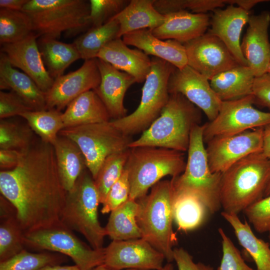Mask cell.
Instances as JSON below:
<instances>
[{
    "label": "cell",
    "instance_id": "f907efd6",
    "mask_svg": "<svg viewBox=\"0 0 270 270\" xmlns=\"http://www.w3.org/2000/svg\"><path fill=\"white\" fill-rule=\"evenodd\" d=\"M262 152L270 161V124L263 127Z\"/></svg>",
    "mask_w": 270,
    "mask_h": 270
},
{
    "label": "cell",
    "instance_id": "8d00e7d4",
    "mask_svg": "<svg viewBox=\"0 0 270 270\" xmlns=\"http://www.w3.org/2000/svg\"><path fill=\"white\" fill-rule=\"evenodd\" d=\"M28 16L22 10L0 9L1 45L20 41L33 32Z\"/></svg>",
    "mask_w": 270,
    "mask_h": 270
},
{
    "label": "cell",
    "instance_id": "816d5d0a",
    "mask_svg": "<svg viewBox=\"0 0 270 270\" xmlns=\"http://www.w3.org/2000/svg\"><path fill=\"white\" fill-rule=\"evenodd\" d=\"M269 0H228V4H236V6L240 7L248 11H250V9L258 4L262 2H268Z\"/></svg>",
    "mask_w": 270,
    "mask_h": 270
},
{
    "label": "cell",
    "instance_id": "d6986e66",
    "mask_svg": "<svg viewBox=\"0 0 270 270\" xmlns=\"http://www.w3.org/2000/svg\"><path fill=\"white\" fill-rule=\"evenodd\" d=\"M248 24L240 48L248 66L258 77L267 72L270 64V12L264 10L258 14H250Z\"/></svg>",
    "mask_w": 270,
    "mask_h": 270
},
{
    "label": "cell",
    "instance_id": "d590c367",
    "mask_svg": "<svg viewBox=\"0 0 270 270\" xmlns=\"http://www.w3.org/2000/svg\"><path fill=\"white\" fill-rule=\"evenodd\" d=\"M62 112L56 109L31 110L20 115L42 141L52 144L64 128Z\"/></svg>",
    "mask_w": 270,
    "mask_h": 270
},
{
    "label": "cell",
    "instance_id": "ba28073f",
    "mask_svg": "<svg viewBox=\"0 0 270 270\" xmlns=\"http://www.w3.org/2000/svg\"><path fill=\"white\" fill-rule=\"evenodd\" d=\"M99 194L88 169L77 180L72 190L66 192L60 222L72 231L82 234L96 250L104 248L106 236L99 221Z\"/></svg>",
    "mask_w": 270,
    "mask_h": 270
},
{
    "label": "cell",
    "instance_id": "680465c9",
    "mask_svg": "<svg viewBox=\"0 0 270 270\" xmlns=\"http://www.w3.org/2000/svg\"><path fill=\"white\" fill-rule=\"evenodd\" d=\"M269 232V236H268V238H269V240H270V231L268 232Z\"/></svg>",
    "mask_w": 270,
    "mask_h": 270
},
{
    "label": "cell",
    "instance_id": "484cf974",
    "mask_svg": "<svg viewBox=\"0 0 270 270\" xmlns=\"http://www.w3.org/2000/svg\"><path fill=\"white\" fill-rule=\"evenodd\" d=\"M64 128L108 122L110 114L94 90L87 91L73 100L62 114Z\"/></svg>",
    "mask_w": 270,
    "mask_h": 270
},
{
    "label": "cell",
    "instance_id": "f35d334b",
    "mask_svg": "<svg viewBox=\"0 0 270 270\" xmlns=\"http://www.w3.org/2000/svg\"><path fill=\"white\" fill-rule=\"evenodd\" d=\"M129 151L130 148L108 156L101 166L94 180L100 204H103L109 190L122 174Z\"/></svg>",
    "mask_w": 270,
    "mask_h": 270
},
{
    "label": "cell",
    "instance_id": "cb8c5ba5",
    "mask_svg": "<svg viewBox=\"0 0 270 270\" xmlns=\"http://www.w3.org/2000/svg\"><path fill=\"white\" fill-rule=\"evenodd\" d=\"M124 42L144 52L166 61L176 68L182 69L188 65L185 47L174 40H162L155 36L149 29H142L125 34Z\"/></svg>",
    "mask_w": 270,
    "mask_h": 270
},
{
    "label": "cell",
    "instance_id": "83f0119b",
    "mask_svg": "<svg viewBox=\"0 0 270 270\" xmlns=\"http://www.w3.org/2000/svg\"><path fill=\"white\" fill-rule=\"evenodd\" d=\"M154 2V0H130L128 6L113 18L120 24L118 38L138 30H152L163 24L165 16L156 10Z\"/></svg>",
    "mask_w": 270,
    "mask_h": 270
},
{
    "label": "cell",
    "instance_id": "9f6ffc18",
    "mask_svg": "<svg viewBox=\"0 0 270 270\" xmlns=\"http://www.w3.org/2000/svg\"><path fill=\"white\" fill-rule=\"evenodd\" d=\"M270 195V180L265 190L264 196H267Z\"/></svg>",
    "mask_w": 270,
    "mask_h": 270
},
{
    "label": "cell",
    "instance_id": "e575fe53",
    "mask_svg": "<svg viewBox=\"0 0 270 270\" xmlns=\"http://www.w3.org/2000/svg\"><path fill=\"white\" fill-rule=\"evenodd\" d=\"M120 24L112 18L106 24L91 27L72 43L84 60L96 58L100 50L112 40L118 38Z\"/></svg>",
    "mask_w": 270,
    "mask_h": 270
},
{
    "label": "cell",
    "instance_id": "7bdbcfd3",
    "mask_svg": "<svg viewBox=\"0 0 270 270\" xmlns=\"http://www.w3.org/2000/svg\"><path fill=\"white\" fill-rule=\"evenodd\" d=\"M243 212L257 232L270 231V195L251 204Z\"/></svg>",
    "mask_w": 270,
    "mask_h": 270
},
{
    "label": "cell",
    "instance_id": "11a10c76",
    "mask_svg": "<svg viewBox=\"0 0 270 270\" xmlns=\"http://www.w3.org/2000/svg\"><path fill=\"white\" fill-rule=\"evenodd\" d=\"M161 270H174V266L170 262L165 264Z\"/></svg>",
    "mask_w": 270,
    "mask_h": 270
},
{
    "label": "cell",
    "instance_id": "74e56055",
    "mask_svg": "<svg viewBox=\"0 0 270 270\" xmlns=\"http://www.w3.org/2000/svg\"><path fill=\"white\" fill-rule=\"evenodd\" d=\"M36 141L34 132L26 124L12 119H0V148L22 152Z\"/></svg>",
    "mask_w": 270,
    "mask_h": 270
},
{
    "label": "cell",
    "instance_id": "bcb514c9",
    "mask_svg": "<svg viewBox=\"0 0 270 270\" xmlns=\"http://www.w3.org/2000/svg\"><path fill=\"white\" fill-rule=\"evenodd\" d=\"M254 104L270 109V74H264L254 78L252 94Z\"/></svg>",
    "mask_w": 270,
    "mask_h": 270
},
{
    "label": "cell",
    "instance_id": "8fae6325",
    "mask_svg": "<svg viewBox=\"0 0 270 270\" xmlns=\"http://www.w3.org/2000/svg\"><path fill=\"white\" fill-rule=\"evenodd\" d=\"M24 238L25 246L68 256L80 270H92L104 263V248L100 250L92 248L61 222L26 232Z\"/></svg>",
    "mask_w": 270,
    "mask_h": 270
},
{
    "label": "cell",
    "instance_id": "6da1fadb",
    "mask_svg": "<svg viewBox=\"0 0 270 270\" xmlns=\"http://www.w3.org/2000/svg\"><path fill=\"white\" fill-rule=\"evenodd\" d=\"M0 192L14 207L24 232L61 222L66 192L52 145L40 140L21 152L16 168L0 171Z\"/></svg>",
    "mask_w": 270,
    "mask_h": 270
},
{
    "label": "cell",
    "instance_id": "277c9868",
    "mask_svg": "<svg viewBox=\"0 0 270 270\" xmlns=\"http://www.w3.org/2000/svg\"><path fill=\"white\" fill-rule=\"evenodd\" d=\"M174 189L172 180H160L148 194L138 200L136 221L142 238L162 253L168 262L174 260L178 243L172 228Z\"/></svg>",
    "mask_w": 270,
    "mask_h": 270
},
{
    "label": "cell",
    "instance_id": "1f68e13d",
    "mask_svg": "<svg viewBox=\"0 0 270 270\" xmlns=\"http://www.w3.org/2000/svg\"><path fill=\"white\" fill-rule=\"evenodd\" d=\"M138 204L130 198L112 210L104 227L106 236L112 240H123L142 238L136 221Z\"/></svg>",
    "mask_w": 270,
    "mask_h": 270
},
{
    "label": "cell",
    "instance_id": "4fadbf2b",
    "mask_svg": "<svg viewBox=\"0 0 270 270\" xmlns=\"http://www.w3.org/2000/svg\"><path fill=\"white\" fill-rule=\"evenodd\" d=\"M262 130L259 128L210 140L206 149L211 172L222 174L242 158L262 151Z\"/></svg>",
    "mask_w": 270,
    "mask_h": 270
},
{
    "label": "cell",
    "instance_id": "f546056e",
    "mask_svg": "<svg viewBox=\"0 0 270 270\" xmlns=\"http://www.w3.org/2000/svg\"><path fill=\"white\" fill-rule=\"evenodd\" d=\"M0 262L8 260L24 250V232L12 204L0 196Z\"/></svg>",
    "mask_w": 270,
    "mask_h": 270
},
{
    "label": "cell",
    "instance_id": "5b68a950",
    "mask_svg": "<svg viewBox=\"0 0 270 270\" xmlns=\"http://www.w3.org/2000/svg\"><path fill=\"white\" fill-rule=\"evenodd\" d=\"M22 10L40 38L57 40L62 32L70 36L91 28L90 2L85 0H28Z\"/></svg>",
    "mask_w": 270,
    "mask_h": 270
},
{
    "label": "cell",
    "instance_id": "836d02e7",
    "mask_svg": "<svg viewBox=\"0 0 270 270\" xmlns=\"http://www.w3.org/2000/svg\"><path fill=\"white\" fill-rule=\"evenodd\" d=\"M172 213L178 229L186 232L200 227L211 214L206 206L198 198L175 192Z\"/></svg>",
    "mask_w": 270,
    "mask_h": 270
},
{
    "label": "cell",
    "instance_id": "9c48e42d",
    "mask_svg": "<svg viewBox=\"0 0 270 270\" xmlns=\"http://www.w3.org/2000/svg\"><path fill=\"white\" fill-rule=\"evenodd\" d=\"M151 68L144 82L138 108L124 117L110 121L128 136L145 131L158 117L169 99L168 80L176 67L156 57L151 58Z\"/></svg>",
    "mask_w": 270,
    "mask_h": 270
},
{
    "label": "cell",
    "instance_id": "603a6c76",
    "mask_svg": "<svg viewBox=\"0 0 270 270\" xmlns=\"http://www.w3.org/2000/svg\"><path fill=\"white\" fill-rule=\"evenodd\" d=\"M96 58L112 65L118 70L132 76L138 83H142L150 72L151 58L139 49L128 46L122 38L107 44L99 52Z\"/></svg>",
    "mask_w": 270,
    "mask_h": 270
},
{
    "label": "cell",
    "instance_id": "ffe728a7",
    "mask_svg": "<svg viewBox=\"0 0 270 270\" xmlns=\"http://www.w3.org/2000/svg\"><path fill=\"white\" fill-rule=\"evenodd\" d=\"M212 12L207 32L220 38L240 65L248 66L241 50L240 38L244 26L248 23L249 12L228 4L224 9L216 8Z\"/></svg>",
    "mask_w": 270,
    "mask_h": 270
},
{
    "label": "cell",
    "instance_id": "f5cc1de1",
    "mask_svg": "<svg viewBox=\"0 0 270 270\" xmlns=\"http://www.w3.org/2000/svg\"><path fill=\"white\" fill-rule=\"evenodd\" d=\"M41 270H80L76 265L60 266L58 264L49 265Z\"/></svg>",
    "mask_w": 270,
    "mask_h": 270
},
{
    "label": "cell",
    "instance_id": "44dd1931",
    "mask_svg": "<svg viewBox=\"0 0 270 270\" xmlns=\"http://www.w3.org/2000/svg\"><path fill=\"white\" fill-rule=\"evenodd\" d=\"M101 80L94 90L106 106L111 118L126 116L124 100L128 88L136 82L131 75L118 70L109 63L97 58Z\"/></svg>",
    "mask_w": 270,
    "mask_h": 270
},
{
    "label": "cell",
    "instance_id": "60d3db41",
    "mask_svg": "<svg viewBox=\"0 0 270 270\" xmlns=\"http://www.w3.org/2000/svg\"><path fill=\"white\" fill-rule=\"evenodd\" d=\"M91 27L102 26L119 14L129 4L128 0H90Z\"/></svg>",
    "mask_w": 270,
    "mask_h": 270
},
{
    "label": "cell",
    "instance_id": "5bb4252c",
    "mask_svg": "<svg viewBox=\"0 0 270 270\" xmlns=\"http://www.w3.org/2000/svg\"><path fill=\"white\" fill-rule=\"evenodd\" d=\"M164 254L142 238L112 240L104 248V263L114 270H161Z\"/></svg>",
    "mask_w": 270,
    "mask_h": 270
},
{
    "label": "cell",
    "instance_id": "7dc6e473",
    "mask_svg": "<svg viewBox=\"0 0 270 270\" xmlns=\"http://www.w3.org/2000/svg\"><path fill=\"white\" fill-rule=\"evenodd\" d=\"M174 260L178 270H214L213 268L208 265L194 262L192 256L182 248H174Z\"/></svg>",
    "mask_w": 270,
    "mask_h": 270
},
{
    "label": "cell",
    "instance_id": "52a82bcc",
    "mask_svg": "<svg viewBox=\"0 0 270 270\" xmlns=\"http://www.w3.org/2000/svg\"><path fill=\"white\" fill-rule=\"evenodd\" d=\"M186 165L183 152L152 146L130 148L124 168L128 172L130 198L137 200L144 196L164 177L180 175Z\"/></svg>",
    "mask_w": 270,
    "mask_h": 270
},
{
    "label": "cell",
    "instance_id": "3957f363",
    "mask_svg": "<svg viewBox=\"0 0 270 270\" xmlns=\"http://www.w3.org/2000/svg\"><path fill=\"white\" fill-rule=\"evenodd\" d=\"M270 180V161L262 151L240 160L222 174L220 200L224 212L238 214L262 198Z\"/></svg>",
    "mask_w": 270,
    "mask_h": 270
},
{
    "label": "cell",
    "instance_id": "db71d44e",
    "mask_svg": "<svg viewBox=\"0 0 270 270\" xmlns=\"http://www.w3.org/2000/svg\"><path fill=\"white\" fill-rule=\"evenodd\" d=\"M92 270H112L108 268L104 264H103L95 267ZM126 270H138L128 269Z\"/></svg>",
    "mask_w": 270,
    "mask_h": 270
},
{
    "label": "cell",
    "instance_id": "4dcf8cb0",
    "mask_svg": "<svg viewBox=\"0 0 270 270\" xmlns=\"http://www.w3.org/2000/svg\"><path fill=\"white\" fill-rule=\"evenodd\" d=\"M221 215L232 226L240 244L252 258L256 270H270V244L258 238L248 222H242L237 214L223 211Z\"/></svg>",
    "mask_w": 270,
    "mask_h": 270
},
{
    "label": "cell",
    "instance_id": "ab89813d",
    "mask_svg": "<svg viewBox=\"0 0 270 270\" xmlns=\"http://www.w3.org/2000/svg\"><path fill=\"white\" fill-rule=\"evenodd\" d=\"M61 258L50 252L34 253L24 250L6 260L0 262V270H41L57 264Z\"/></svg>",
    "mask_w": 270,
    "mask_h": 270
},
{
    "label": "cell",
    "instance_id": "b9f144b4",
    "mask_svg": "<svg viewBox=\"0 0 270 270\" xmlns=\"http://www.w3.org/2000/svg\"><path fill=\"white\" fill-rule=\"evenodd\" d=\"M222 238V256L218 270H254L244 262L240 251L222 228L218 229Z\"/></svg>",
    "mask_w": 270,
    "mask_h": 270
},
{
    "label": "cell",
    "instance_id": "d6a6232c",
    "mask_svg": "<svg viewBox=\"0 0 270 270\" xmlns=\"http://www.w3.org/2000/svg\"><path fill=\"white\" fill-rule=\"evenodd\" d=\"M38 45L46 70L54 80L63 75L70 65L80 58L73 44L64 43L56 39L40 38Z\"/></svg>",
    "mask_w": 270,
    "mask_h": 270
},
{
    "label": "cell",
    "instance_id": "d4e9b609",
    "mask_svg": "<svg viewBox=\"0 0 270 270\" xmlns=\"http://www.w3.org/2000/svg\"><path fill=\"white\" fill-rule=\"evenodd\" d=\"M0 90H10L33 110L46 109L45 93L28 75L12 66L4 54L0 55Z\"/></svg>",
    "mask_w": 270,
    "mask_h": 270
},
{
    "label": "cell",
    "instance_id": "8992f818",
    "mask_svg": "<svg viewBox=\"0 0 270 270\" xmlns=\"http://www.w3.org/2000/svg\"><path fill=\"white\" fill-rule=\"evenodd\" d=\"M204 126L192 129L185 169L179 176L172 178L174 192L192 196L201 200L213 214L222 208L220 186L222 174L211 172L203 140Z\"/></svg>",
    "mask_w": 270,
    "mask_h": 270
},
{
    "label": "cell",
    "instance_id": "ee69618b",
    "mask_svg": "<svg viewBox=\"0 0 270 270\" xmlns=\"http://www.w3.org/2000/svg\"><path fill=\"white\" fill-rule=\"evenodd\" d=\"M130 186L128 171L124 168L120 178L109 190L102 204V213L108 214L118 207L130 198Z\"/></svg>",
    "mask_w": 270,
    "mask_h": 270
},
{
    "label": "cell",
    "instance_id": "7402d4cb",
    "mask_svg": "<svg viewBox=\"0 0 270 270\" xmlns=\"http://www.w3.org/2000/svg\"><path fill=\"white\" fill-rule=\"evenodd\" d=\"M164 22L151 30L153 34L162 40H174L184 44L206 32L210 18L206 13H192L186 10L164 15Z\"/></svg>",
    "mask_w": 270,
    "mask_h": 270
},
{
    "label": "cell",
    "instance_id": "ac0fdd59",
    "mask_svg": "<svg viewBox=\"0 0 270 270\" xmlns=\"http://www.w3.org/2000/svg\"><path fill=\"white\" fill-rule=\"evenodd\" d=\"M38 37L33 32L20 41L2 44L1 52L6 54L12 66L22 70L46 94L54 80L50 76L42 60L36 41Z\"/></svg>",
    "mask_w": 270,
    "mask_h": 270
},
{
    "label": "cell",
    "instance_id": "e0dca14e",
    "mask_svg": "<svg viewBox=\"0 0 270 270\" xmlns=\"http://www.w3.org/2000/svg\"><path fill=\"white\" fill-rule=\"evenodd\" d=\"M170 94H180L204 112L209 121L218 115L222 101L212 89L209 80L188 65L175 68L168 82Z\"/></svg>",
    "mask_w": 270,
    "mask_h": 270
},
{
    "label": "cell",
    "instance_id": "30bf717a",
    "mask_svg": "<svg viewBox=\"0 0 270 270\" xmlns=\"http://www.w3.org/2000/svg\"><path fill=\"white\" fill-rule=\"evenodd\" d=\"M58 135L78 145L94 180L108 156L128 150L133 140L131 136L121 132L110 122L66 128Z\"/></svg>",
    "mask_w": 270,
    "mask_h": 270
},
{
    "label": "cell",
    "instance_id": "681fc988",
    "mask_svg": "<svg viewBox=\"0 0 270 270\" xmlns=\"http://www.w3.org/2000/svg\"><path fill=\"white\" fill-rule=\"evenodd\" d=\"M28 0H0V8L22 10Z\"/></svg>",
    "mask_w": 270,
    "mask_h": 270
},
{
    "label": "cell",
    "instance_id": "9a60e30c",
    "mask_svg": "<svg viewBox=\"0 0 270 270\" xmlns=\"http://www.w3.org/2000/svg\"><path fill=\"white\" fill-rule=\"evenodd\" d=\"M184 45L188 65L209 80L240 65L224 42L207 32Z\"/></svg>",
    "mask_w": 270,
    "mask_h": 270
},
{
    "label": "cell",
    "instance_id": "2e32d148",
    "mask_svg": "<svg viewBox=\"0 0 270 270\" xmlns=\"http://www.w3.org/2000/svg\"><path fill=\"white\" fill-rule=\"evenodd\" d=\"M100 80L97 58L84 60L76 70L54 80L45 94L46 109L60 111L82 94L95 90Z\"/></svg>",
    "mask_w": 270,
    "mask_h": 270
},
{
    "label": "cell",
    "instance_id": "4316f807",
    "mask_svg": "<svg viewBox=\"0 0 270 270\" xmlns=\"http://www.w3.org/2000/svg\"><path fill=\"white\" fill-rule=\"evenodd\" d=\"M62 184L66 192L70 191L87 168L84 156L72 140L58 135L52 144Z\"/></svg>",
    "mask_w": 270,
    "mask_h": 270
},
{
    "label": "cell",
    "instance_id": "f1b7e54d",
    "mask_svg": "<svg viewBox=\"0 0 270 270\" xmlns=\"http://www.w3.org/2000/svg\"><path fill=\"white\" fill-rule=\"evenodd\" d=\"M255 78L249 66L238 65L214 76L210 82L220 100L228 101L252 94Z\"/></svg>",
    "mask_w": 270,
    "mask_h": 270
},
{
    "label": "cell",
    "instance_id": "c3c4849f",
    "mask_svg": "<svg viewBox=\"0 0 270 270\" xmlns=\"http://www.w3.org/2000/svg\"><path fill=\"white\" fill-rule=\"evenodd\" d=\"M21 152L14 150H0V168L1 170H10L18 164Z\"/></svg>",
    "mask_w": 270,
    "mask_h": 270
},
{
    "label": "cell",
    "instance_id": "7c38bea8",
    "mask_svg": "<svg viewBox=\"0 0 270 270\" xmlns=\"http://www.w3.org/2000/svg\"><path fill=\"white\" fill-rule=\"evenodd\" d=\"M254 104L252 94L222 102L216 118L203 125L204 143L215 137L236 134L270 124V112L254 108Z\"/></svg>",
    "mask_w": 270,
    "mask_h": 270
},
{
    "label": "cell",
    "instance_id": "6f0895ef",
    "mask_svg": "<svg viewBox=\"0 0 270 270\" xmlns=\"http://www.w3.org/2000/svg\"><path fill=\"white\" fill-rule=\"evenodd\" d=\"M267 72L270 74V64L268 66V68Z\"/></svg>",
    "mask_w": 270,
    "mask_h": 270
},
{
    "label": "cell",
    "instance_id": "f6af8a7d",
    "mask_svg": "<svg viewBox=\"0 0 270 270\" xmlns=\"http://www.w3.org/2000/svg\"><path fill=\"white\" fill-rule=\"evenodd\" d=\"M33 110L24 101L14 92H0V118L4 119Z\"/></svg>",
    "mask_w": 270,
    "mask_h": 270
},
{
    "label": "cell",
    "instance_id": "7a4b0ae2",
    "mask_svg": "<svg viewBox=\"0 0 270 270\" xmlns=\"http://www.w3.org/2000/svg\"><path fill=\"white\" fill-rule=\"evenodd\" d=\"M200 109L180 94H170L160 115L129 148L152 146L188 151L192 128L200 124Z\"/></svg>",
    "mask_w": 270,
    "mask_h": 270
}]
</instances>
